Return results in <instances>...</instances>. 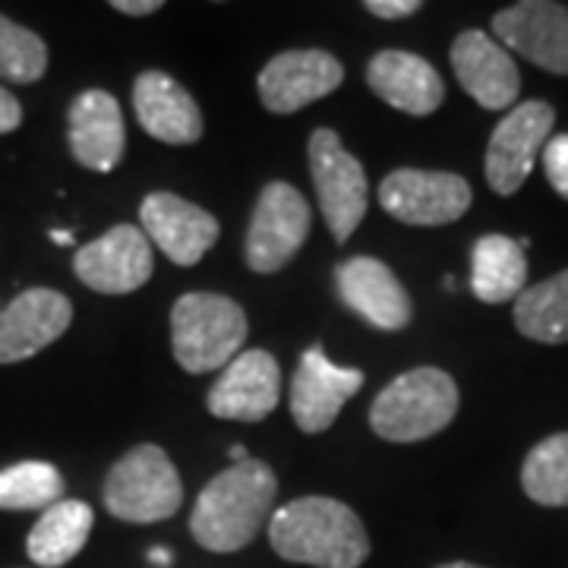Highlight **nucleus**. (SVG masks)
I'll return each instance as SVG.
<instances>
[{
	"label": "nucleus",
	"instance_id": "f257e3e1",
	"mask_svg": "<svg viewBox=\"0 0 568 568\" xmlns=\"http://www.w3.org/2000/svg\"><path fill=\"white\" fill-rule=\"evenodd\" d=\"M278 496V477L265 462H241L215 474L190 511V534L209 552L246 549L268 525Z\"/></svg>",
	"mask_w": 568,
	"mask_h": 568
},
{
	"label": "nucleus",
	"instance_id": "bb28decb",
	"mask_svg": "<svg viewBox=\"0 0 568 568\" xmlns=\"http://www.w3.org/2000/svg\"><path fill=\"white\" fill-rule=\"evenodd\" d=\"M48 73V44L32 29L0 13V80L32 85Z\"/></svg>",
	"mask_w": 568,
	"mask_h": 568
},
{
	"label": "nucleus",
	"instance_id": "4468645a",
	"mask_svg": "<svg viewBox=\"0 0 568 568\" xmlns=\"http://www.w3.org/2000/svg\"><path fill=\"white\" fill-rule=\"evenodd\" d=\"M282 402V366L263 347H246L205 395V407L212 417L256 424L265 420Z\"/></svg>",
	"mask_w": 568,
	"mask_h": 568
},
{
	"label": "nucleus",
	"instance_id": "6ab92c4d",
	"mask_svg": "<svg viewBox=\"0 0 568 568\" xmlns=\"http://www.w3.org/2000/svg\"><path fill=\"white\" fill-rule=\"evenodd\" d=\"M67 142H70V155L80 168L111 174L126 152L121 102L104 89L80 92L67 111Z\"/></svg>",
	"mask_w": 568,
	"mask_h": 568
},
{
	"label": "nucleus",
	"instance_id": "9d476101",
	"mask_svg": "<svg viewBox=\"0 0 568 568\" xmlns=\"http://www.w3.org/2000/svg\"><path fill=\"white\" fill-rule=\"evenodd\" d=\"M73 272L95 294H133L155 272V250L136 224H114L73 253Z\"/></svg>",
	"mask_w": 568,
	"mask_h": 568
},
{
	"label": "nucleus",
	"instance_id": "5701e85b",
	"mask_svg": "<svg viewBox=\"0 0 568 568\" xmlns=\"http://www.w3.org/2000/svg\"><path fill=\"white\" fill-rule=\"evenodd\" d=\"M528 287V256L506 234H484L470 250V291L484 304H508Z\"/></svg>",
	"mask_w": 568,
	"mask_h": 568
},
{
	"label": "nucleus",
	"instance_id": "a211bd4d",
	"mask_svg": "<svg viewBox=\"0 0 568 568\" xmlns=\"http://www.w3.org/2000/svg\"><path fill=\"white\" fill-rule=\"evenodd\" d=\"M452 70L467 95L487 111H508L518 104L521 73L506 48L480 29H467L452 41Z\"/></svg>",
	"mask_w": 568,
	"mask_h": 568
},
{
	"label": "nucleus",
	"instance_id": "b1692460",
	"mask_svg": "<svg viewBox=\"0 0 568 568\" xmlns=\"http://www.w3.org/2000/svg\"><path fill=\"white\" fill-rule=\"evenodd\" d=\"M515 328L540 345L568 342V268L547 282L530 284L515 301Z\"/></svg>",
	"mask_w": 568,
	"mask_h": 568
},
{
	"label": "nucleus",
	"instance_id": "39448f33",
	"mask_svg": "<svg viewBox=\"0 0 568 568\" xmlns=\"http://www.w3.org/2000/svg\"><path fill=\"white\" fill-rule=\"evenodd\" d=\"M104 508L126 525H155L174 518L183 506V480L162 446L130 448L108 470Z\"/></svg>",
	"mask_w": 568,
	"mask_h": 568
},
{
	"label": "nucleus",
	"instance_id": "f3484780",
	"mask_svg": "<svg viewBox=\"0 0 568 568\" xmlns=\"http://www.w3.org/2000/svg\"><path fill=\"white\" fill-rule=\"evenodd\" d=\"M73 323L70 297L54 287H29L0 310V366L20 364L51 347Z\"/></svg>",
	"mask_w": 568,
	"mask_h": 568
},
{
	"label": "nucleus",
	"instance_id": "c756f323",
	"mask_svg": "<svg viewBox=\"0 0 568 568\" xmlns=\"http://www.w3.org/2000/svg\"><path fill=\"white\" fill-rule=\"evenodd\" d=\"M20 123H22L20 99H17L10 89H3V85H0V136H3V133L20 130Z\"/></svg>",
	"mask_w": 568,
	"mask_h": 568
},
{
	"label": "nucleus",
	"instance_id": "ddd939ff",
	"mask_svg": "<svg viewBox=\"0 0 568 568\" xmlns=\"http://www.w3.org/2000/svg\"><path fill=\"white\" fill-rule=\"evenodd\" d=\"M140 227L149 244L159 246L171 263L183 268L200 263L222 234V224L212 212L168 190H155L142 200Z\"/></svg>",
	"mask_w": 568,
	"mask_h": 568
},
{
	"label": "nucleus",
	"instance_id": "f8f14e48",
	"mask_svg": "<svg viewBox=\"0 0 568 568\" xmlns=\"http://www.w3.org/2000/svg\"><path fill=\"white\" fill-rule=\"evenodd\" d=\"M493 39L552 77H568V7L521 0L493 17Z\"/></svg>",
	"mask_w": 568,
	"mask_h": 568
},
{
	"label": "nucleus",
	"instance_id": "1a4fd4ad",
	"mask_svg": "<svg viewBox=\"0 0 568 568\" xmlns=\"http://www.w3.org/2000/svg\"><path fill=\"white\" fill-rule=\"evenodd\" d=\"M552 123H556V111L552 104L540 99L515 104L506 118L496 123L487 142V162H484V174L493 193L511 196L525 186L537 164V155L549 142Z\"/></svg>",
	"mask_w": 568,
	"mask_h": 568
},
{
	"label": "nucleus",
	"instance_id": "f03ea898",
	"mask_svg": "<svg viewBox=\"0 0 568 568\" xmlns=\"http://www.w3.org/2000/svg\"><path fill=\"white\" fill-rule=\"evenodd\" d=\"M268 544L284 562L313 568H361L369 559V537L357 511L332 496H301L275 508Z\"/></svg>",
	"mask_w": 568,
	"mask_h": 568
},
{
	"label": "nucleus",
	"instance_id": "0eeeda50",
	"mask_svg": "<svg viewBox=\"0 0 568 568\" xmlns=\"http://www.w3.org/2000/svg\"><path fill=\"white\" fill-rule=\"evenodd\" d=\"M313 209L294 183H265L246 227L244 260L256 275H275L291 263L310 237Z\"/></svg>",
	"mask_w": 568,
	"mask_h": 568
},
{
	"label": "nucleus",
	"instance_id": "7c9ffc66",
	"mask_svg": "<svg viewBox=\"0 0 568 568\" xmlns=\"http://www.w3.org/2000/svg\"><path fill=\"white\" fill-rule=\"evenodd\" d=\"M111 7L118 13H126V17H152L162 10V0H114Z\"/></svg>",
	"mask_w": 568,
	"mask_h": 568
},
{
	"label": "nucleus",
	"instance_id": "dca6fc26",
	"mask_svg": "<svg viewBox=\"0 0 568 568\" xmlns=\"http://www.w3.org/2000/svg\"><path fill=\"white\" fill-rule=\"evenodd\" d=\"M335 291L354 316L379 332H402L414 320L410 294L383 260L351 256L335 265Z\"/></svg>",
	"mask_w": 568,
	"mask_h": 568
},
{
	"label": "nucleus",
	"instance_id": "2f4dec72",
	"mask_svg": "<svg viewBox=\"0 0 568 568\" xmlns=\"http://www.w3.org/2000/svg\"><path fill=\"white\" fill-rule=\"evenodd\" d=\"M149 562L159 568H168L171 562H174V556H171L168 549H152V552H149Z\"/></svg>",
	"mask_w": 568,
	"mask_h": 568
},
{
	"label": "nucleus",
	"instance_id": "7ed1b4c3",
	"mask_svg": "<svg viewBox=\"0 0 568 568\" xmlns=\"http://www.w3.org/2000/svg\"><path fill=\"white\" fill-rule=\"evenodd\" d=\"M462 405L458 383L439 366H414L395 376L369 407V426L379 439L410 446L443 433Z\"/></svg>",
	"mask_w": 568,
	"mask_h": 568
},
{
	"label": "nucleus",
	"instance_id": "c85d7f7f",
	"mask_svg": "<svg viewBox=\"0 0 568 568\" xmlns=\"http://www.w3.org/2000/svg\"><path fill=\"white\" fill-rule=\"evenodd\" d=\"M420 7H424L420 0H366V13L379 20H405V17H414Z\"/></svg>",
	"mask_w": 568,
	"mask_h": 568
},
{
	"label": "nucleus",
	"instance_id": "393cba45",
	"mask_svg": "<svg viewBox=\"0 0 568 568\" xmlns=\"http://www.w3.org/2000/svg\"><path fill=\"white\" fill-rule=\"evenodd\" d=\"M521 487L537 506L568 508V433L547 436L530 448L521 465Z\"/></svg>",
	"mask_w": 568,
	"mask_h": 568
},
{
	"label": "nucleus",
	"instance_id": "412c9836",
	"mask_svg": "<svg viewBox=\"0 0 568 568\" xmlns=\"http://www.w3.org/2000/svg\"><path fill=\"white\" fill-rule=\"evenodd\" d=\"M366 85L388 108L410 118H429L446 102V82L436 73V67L420 54L395 48L379 51L366 63Z\"/></svg>",
	"mask_w": 568,
	"mask_h": 568
},
{
	"label": "nucleus",
	"instance_id": "aec40b11",
	"mask_svg": "<svg viewBox=\"0 0 568 568\" xmlns=\"http://www.w3.org/2000/svg\"><path fill=\"white\" fill-rule=\"evenodd\" d=\"M133 111L152 140L193 145L203 140L205 121L196 99L164 70H145L133 82Z\"/></svg>",
	"mask_w": 568,
	"mask_h": 568
},
{
	"label": "nucleus",
	"instance_id": "20e7f679",
	"mask_svg": "<svg viewBox=\"0 0 568 568\" xmlns=\"http://www.w3.org/2000/svg\"><path fill=\"white\" fill-rule=\"evenodd\" d=\"M246 332L244 306L224 294L190 291L171 306V351L190 376L224 369L244 351Z\"/></svg>",
	"mask_w": 568,
	"mask_h": 568
},
{
	"label": "nucleus",
	"instance_id": "2eb2a0df",
	"mask_svg": "<svg viewBox=\"0 0 568 568\" xmlns=\"http://www.w3.org/2000/svg\"><path fill=\"white\" fill-rule=\"evenodd\" d=\"M364 373L351 366L332 364L323 345L306 347L297 373L291 379V417L301 433H325L338 420L345 402L364 388Z\"/></svg>",
	"mask_w": 568,
	"mask_h": 568
},
{
	"label": "nucleus",
	"instance_id": "4be33fe9",
	"mask_svg": "<svg viewBox=\"0 0 568 568\" xmlns=\"http://www.w3.org/2000/svg\"><path fill=\"white\" fill-rule=\"evenodd\" d=\"M95 525L92 506L82 499H61L41 511L36 528L29 530L26 556L39 568H63L73 562L89 544Z\"/></svg>",
	"mask_w": 568,
	"mask_h": 568
},
{
	"label": "nucleus",
	"instance_id": "6e6552de",
	"mask_svg": "<svg viewBox=\"0 0 568 568\" xmlns=\"http://www.w3.org/2000/svg\"><path fill=\"white\" fill-rule=\"evenodd\" d=\"M474 203V190L462 174L398 168L379 183V205L395 222L410 227H443L458 222Z\"/></svg>",
	"mask_w": 568,
	"mask_h": 568
},
{
	"label": "nucleus",
	"instance_id": "423d86ee",
	"mask_svg": "<svg viewBox=\"0 0 568 568\" xmlns=\"http://www.w3.org/2000/svg\"><path fill=\"white\" fill-rule=\"evenodd\" d=\"M310 178L316 186V200L325 227L338 244H347L361 227L369 205V181L361 159H354L342 145V136L332 126H320L310 133Z\"/></svg>",
	"mask_w": 568,
	"mask_h": 568
},
{
	"label": "nucleus",
	"instance_id": "72a5a7b5",
	"mask_svg": "<svg viewBox=\"0 0 568 568\" xmlns=\"http://www.w3.org/2000/svg\"><path fill=\"white\" fill-rule=\"evenodd\" d=\"M436 568H484V566H474V562H446V566H436Z\"/></svg>",
	"mask_w": 568,
	"mask_h": 568
},
{
	"label": "nucleus",
	"instance_id": "a878e982",
	"mask_svg": "<svg viewBox=\"0 0 568 568\" xmlns=\"http://www.w3.org/2000/svg\"><path fill=\"white\" fill-rule=\"evenodd\" d=\"M63 499V474L48 462H20L0 470V511H44Z\"/></svg>",
	"mask_w": 568,
	"mask_h": 568
},
{
	"label": "nucleus",
	"instance_id": "9b49d317",
	"mask_svg": "<svg viewBox=\"0 0 568 568\" xmlns=\"http://www.w3.org/2000/svg\"><path fill=\"white\" fill-rule=\"evenodd\" d=\"M345 67L323 48L282 51L260 70L256 92L268 114H297L306 104L320 102L342 89Z\"/></svg>",
	"mask_w": 568,
	"mask_h": 568
},
{
	"label": "nucleus",
	"instance_id": "473e14b6",
	"mask_svg": "<svg viewBox=\"0 0 568 568\" xmlns=\"http://www.w3.org/2000/svg\"><path fill=\"white\" fill-rule=\"evenodd\" d=\"M51 241L58 246H70L73 244V231H51Z\"/></svg>",
	"mask_w": 568,
	"mask_h": 568
},
{
	"label": "nucleus",
	"instance_id": "cd10ccee",
	"mask_svg": "<svg viewBox=\"0 0 568 568\" xmlns=\"http://www.w3.org/2000/svg\"><path fill=\"white\" fill-rule=\"evenodd\" d=\"M544 171H547L552 190L562 200H568V133L549 136V142L544 145Z\"/></svg>",
	"mask_w": 568,
	"mask_h": 568
}]
</instances>
